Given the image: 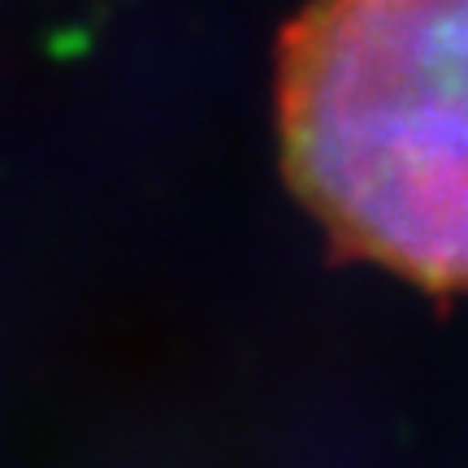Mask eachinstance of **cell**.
I'll return each mask as SVG.
<instances>
[{"label": "cell", "mask_w": 468, "mask_h": 468, "mask_svg": "<svg viewBox=\"0 0 468 468\" xmlns=\"http://www.w3.org/2000/svg\"><path fill=\"white\" fill-rule=\"evenodd\" d=\"M278 122L338 243L468 291V0H308L278 61Z\"/></svg>", "instance_id": "obj_1"}]
</instances>
